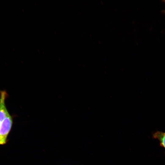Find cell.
I'll return each mask as SVG.
<instances>
[{"label": "cell", "instance_id": "cell-1", "mask_svg": "<svg viewBox=\"0 0 165 165\" xmlns=\"http://www.w3.org/2000/svg\"><path fill=\"white\" fill-rule=\"evenodd\" d=\"M13 124L12 117L9 114L0 124V145L6 144Z\"/></svg>", "mask_w": 165, "mask_h": 165}, {"label": "cell", "instance_id": "cell-2", "mask_svg": "<svg viewBox=\"0 0 165 165\" xmlns=\"http://www.w3.org/2000/svg\"><path fill=\"white\" fill-rule=\"evenodd\" d=\"M7 95L6 91H0V124L9 114L5 103V100Z\"/></svg>", "mask_w": 165, "mask_h": 165}, {"label": "cell", "instance_id": "cell-3", "mask_svg": "<svg viewBox=\"0 0 165 165\" xmlns=\"http://www.w3.org/2000/svg\"><path fill=\"white\" fill-rule=\"evenodd\" d=\"M153 138L157 139L159 141L160 146L165 149V132L157 131L152 134Z\"/></svg>", "mask_w": 165, "mask_h": 165}]
</instances>
